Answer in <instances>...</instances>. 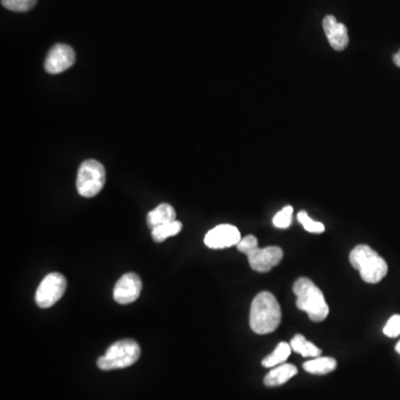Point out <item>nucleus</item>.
I'll list each match as a JSON object with an SVG mask.
<instances>
[{"instance_id": "6", "label": "nucleus", "mask_w": 400, "mask_h": 400, "mask_svg": "<svg viewBox=\"0 0 400 400\" xmlns=\"http://www.w3.org/2000/svg\"><path fill=\"white\" fill-rule=\"evenodd\" d=\"M67 280L61 274L51 273L46 276L38 286L35 301L40 308L54 306L65 294Z\"/></svg>"}, {"instance_id": "1", "label": "nucleus", "mask_w": 400, "mask_h": 400, "mask_svg": "<svg viewBox=\"0 0 400 400\" xmlns=\"http://www.w3.org/2000/svg\"><path fill=\"white\" fill-rule=\"evenodd\" d=\"M281 323V308L272 292H261L250 307V328L258 335L275 332Z\"/></svg>"}, {"instance_id": "22", "label": "nucleus", "mask_w": 400, "mask_h": 400, "mask_svg": "<svg viewBox=\"0 0 400 400\" xmlns=\"http://www.w3.org/2000/svg\"><path fill=\"white\" fill-rule=\"evenodd\" d=\"M258 247V240L255 236L248 235L245 238L240 239V242L237 244V249L242 254H247L249 250Z\"/></svg>"}, {"instance_id": "7", "label": "nucleus", "mask_w": 400, "mask_h": 400, "mask_svg": "<svg viewBox=\"0 0 400 400\" xmlns=\"http://www.w3.org/2000/svg\"><path fill=\"white\" fill-rule=\"evenodd\" d=\"M251 269L258 273H268L283 260L284 251L277 246L256 247L246 254Z\"/></svg>"}, {"instance_id": "19", "label": "nucleus", "mask_w": 400, "mask_h": 400, "mask_svg": "<svg viewBox=\"0 0 400 400\" xmlns=\"http://www.w3.org/2000/svg\"><path fill=\"white\" fill-rule=\"evenodd\" d=\"M299 222L303 225V227L305 228V230H307L308 233L312 234H323L325 231V226L324 224H321L319 222H315L314 219L310 218L308 216V213L306 211H299L298 216Z\"/></svg>"}, {"instance_id": "4", "label": "nucleus", "mask_w": 400, "mask_h": 400, "mask_svg": "<svg viewBox=\"0 0 400 400\" xmlns=\"http://www.w3.org/2000/svg\"><path fill=\"white\" fill-rule=\"evenodd\" d=\"M140 356V345L131 339H124L113 343L105 355L97 361V366L102 370L127 368L133 366Z\"/></svg>"}, {"instance_id": "3", "label": "nucleus", "mask_w": 400, "mask_h": 400, "mask_svg": "<svg viewBox=\"0 0 400 400\" xmlns=\"http://www.w3.org/2000/svg\"><path fill=\"white\" fill-rule=\"evenodd\" d=\"M350 261L367 284H377L388 273L386 260L367 245L356 246L350 251Z\"/></svg>"}, {"instance_id": "15", "label": "nucleus", "mask_w": 400, "mask_h": 400, "mask_svg": "<svg viewBox=\"0 0 400 400\" xmlns=\"http://www.w3.org/2000/svg\"><path fill=\"white\" fill-rule=\"evenodd\" d=\"M294 352H298L303 357L317 358L321 355V350L316 345L307 341L303 335H296L290 341Z\"/></svg>"}, {"instance_id": "2", "label": "nucleus", "mask_w": 400, "mask_h": 400, "mask_svg": "<svg viewBox=\"0 0 400 400\" xmlns=\"http://www.w3.org/2000/svg\"><path fill=\"white\" fill-rule=\"evenodd\" d=\"M295 294L296 306L306 312L310 321L321 323L330 315V307L327 305L324 294L310 279L301 277L292 286Z\"/></svg>"}, {"instance_id": "17", "label": "nucleus", "mask_w": 400, "mask_h": 400, "mask_svg": "<svg viewBox=\"0 0 400 400\" xmlns=\"http://www.w3.org/2000/svg\"><path fill=\"white\" fill-rule=\"evenodd\" d=\"M182 228V222L175 220V222H168V224L153 228L151 229L153 230L151 236H153L155 242H165L166 239L169 238V237H173V236H176L177 234L180 233Z\"/></svg>"}, {"instance_id": "8", "label": "nucleus", "mask_w": 400, "mask_h": 400, "mask_svg": "<svg viewBox=\"0 0 400 400\" xmlns=\"http://www.w3.org/2000/svg\"><path fill=\"white\" fill-rule=\"evenodd\" d=\"M76 60L74 49L65 44H57L49 50L45 60V69L48 74L57 75L70 68Z\"/></svg>"}, {"instance_id": "16", "label": "nucleus", "mask_w": 400, "mask_h": 400, "mask_svg": "<svg viewBox=\"0 0 400 400\" xmlns=\"http://www.w3.org/2000/svg\"><path fill=\"white\" fill-rule=\"evenodd\" d=\"M290 352H292L290 343H278L277 347H276V350L269 356H267L264 361H261V363L266 368H273V367L278 366V365L284 363L288 359Z\"/></svg>"}, {"instance_id": "11", "label": "nucleus", "mask_w": 400, "mask_h": 400, "mask_svg": "<svg viewBox=\"0 0 400 400\" xmlns=\"http://www.w3.org/2000/svg\"><path fill=\"white\" fill-rule=\"evenodd\" d=\"M323 28L332 49L343 51L350 44L348 29L343 23H339L335 16L328 15L323 20Z\"/></svg>"}, {"instance_id": "20", "label": "nucleus", "mask_w": 400, "mask_h": 400, "mask_svg": "<svg viewBox=\"0 0 400 400\" xmlns=\"http://www.w3.org/2000/svg\"><path fill=\"white\" fill-rule=\"evenodd\" d=\"M292 213H294V208L292 206H286V207L283 208L274 217V226L277 228H281V229L289 227L290 225H292Z\"/></svg>"}, {"instance_id": "12", "label": "nucleus", "mask_w": 400, "mask_h": 400, "mask_svg": "<svg viewBox=\"0 0 400 400\" xmlns=\"http://www.w3.org/2000/svg\"><path fill=\"white\" fill-rule=\"evenodd\" d=\"M297 367L292 363H281L279 366L272 369L264 379L267 387H278L284 385L287 381L297 375Z\"/></svg>"}, {"instance_id": "13", "label": "nucleus", "mask_w": 400, "mask_h": 400, "mask_svg": "<svg viewBox=\"0 0 400 400\" xmlns=\"http://www.w3.org/2000/svg\"><path fill=\"white\" fill-rule=\"evenodd\" d=\"M175 220H176V211L169 204H159L158 207L151 210L147 216V224L151 229L162 225L168 224V222H175Z\"/></svg>"}, {"instance_id": "21", "label": "nucleus", "mask_w": 400, "mask_h": 400, "mask_svg": "<svg viewBox=\"0 0 400 400\" xmlns=\"http://www.w3.org/2000/svg\"><path fill=\"white\" fill-rule=\"evenodd\" d=\"M383 334L390 338L400 335V315H394L389 318L387 324L383 327Z\"/></svg>"}, {"instance_id": "14", "label": "nucleus", "mask_w": 400, "mask_h": 400, "mask_svg": "<svg viewBox=\"0 0 400 400\" xmlns=\"http://www.w3.org/2000/svg\"><path fill=\"white\" fill-rule=\"evenodd\" d=\"M337 368V361L332 357H317L304 363V369L312 375H326Z\"/></svg>"}, {"instance_id": "5", "label": "nucleus", "mask_w": 400, "mask_h": 400, "mask_svg": "<svg viewBox=\"0 0 400 400\" xmlns=\"http://www.w3.org/2000/svg\"><path fill=\"white\" fill-rule=\"evenodd\" d=\"M105 168L99 162L89 159L80 165L77 175V191L80 196L86 198L96 196L105 186Z\"/></svg>"}, {"instance_id": "9", "label": "nucleus", "mask_w": 400, "mask_h": 400, "mask_svg": "<svg viewBox=\"0 0 400 400\" xmlns=\"http://www.w3.org/2000/svg\"><path fill=\"white\" fill-rule=\"evenodd\" d=\"M240 233L233 225H219L213 229L209 230L204 236V245L211 249H224V248L237 246L240 242Z\"/></svg>"}, {"instance_id": "24", "label": "nucleus", "mask_w": 400, "mask_h": 400, "mask_svg": "<svg viewBox=\"0 0 400 400\" xmlns=\"http://www.w3.org/2000/svg\"><path fill=\"white\" fill-rule=\"evenodd\" d=\"M396 352H397L398 354H400V341L399 343L396 345Z\"/></svg>"}, {"instance_id": "10", "label": "nucleus", "mask_w": 400, "mask_h": 400, "mask_svg": "<svg viewBox=\"0 0 400 400\" xmlns=\"http://www.w3.org/2000/svg\"><path fill=\"white\" fill-rule=\"evenodd\" d=\"M140 276L128 273L117 281L114 288V299L120 305L131 304L140 298L142 292Z\"/></svg>"}, {"instance_id": "23", "label": "nucleus", "mask_w": 400, "mask_h": 400, "mask_svg": "<svg viewBox=\"0 0 400 400\" xmlns=\"http://www.w3.org/2000/svg\"><path fill=\"white\" fill-rule=\"evenodd\" d=\"M392 60H394V65L400 68V50L392 56Z\"/></svg>"}, {"instance_id": "18", "label": "nucleus", "mask_w": 400, "mask_h": 400, "mask_svg": "<svg viewBox=\"0 0 400 400\" xmlns=\"http://www.w3.org/2000/svg\"><path fill=\"white\" fill-rule=\"evenodd\" d=\"M37 0H1V5L15 12H26L34 8Z\"/></svg>"}]
</instances>
